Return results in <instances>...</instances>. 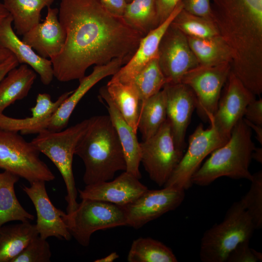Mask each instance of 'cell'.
Returning <instances> with one entry per match:
<instances>
[{
    "label": "cell",
    "instance_id": "6da1fadb",
    "mask_svg": "<svg viewBox=\"0 0 262 262\" xmlns=\"http://www.w3.org/2000/svg\"><path fill=\"white\" fill-rule=\"evenodd\" d=\"M58 9L66 39L61 53L50 60L54 77L61 82L80 80L93 65L116 58L126 64L143 37L99 0H61Z\"/></svg>",
    "mask_w": 262,
    "mask_h": 262
},
{
    "label": "cell",
    "instance_id": "7a4b0ae2",
    "mask_svg": "<svg viewBox=\"0 0 262 262\" xmlns=\"http://www.w3.org/2000/svg\"><path fill=\"white\" fill-rule=\"evenodd\" d=\"M212 20L232 54L231 71L262 93V0H211Z\"/></svg>",
    "mask_w": 262,
    "mask_h": 262
},
{
    "label": "cell",
    "instance_id": "3957f363",
    "mask_svg": "<svg viewBox=\"0 0 262 262\" xmlns=\"http://www.w3.org/2000/svg\"><path fill=\"white\" fill-rule=\"evenodd\" d=\"M89 120L75 150L85 166L86 185L110 180L117 172L126 169L125 155L109 115H95Z\"/></svg>",
    "mask_w": 262,
    "mask_h": 262
},
{
    "label": "cell",
    "instance_id": "277c9868",
    "mask_svg": "<svg viewBox=\"0 0 262 262\" xmlns=\"http://www.w3.org/2000/svg\"><path fill=\"white\" fill-rule=\"evenodd\" d=\"M255 147L251 129L242 118L233 128L228 141L214 150L194 174L193 185L206 186L223 177L250 181L253 174L249 168Z\"/></svg>",
    "mask_w": 262,
    "mask_h": 262
},
{
    "label": "cell",
    "instance_id": "5b68a950",
    "mask_svg": "<svg viewBox=\"0 0 262 262\" xmlns=\"http://www.w3.org/2000/svg\"><path fill=\"white\" fill-rule=\"evenodd\" d=\"M89 121V118L83 120L61 131L44 130L31 141L40 153L52 162L62 175L66 190V213L74 211L79 204L72 169L73 159L76 146L86 131Z\"/></svg>",
    "mask_w": 262,
    "mask_h": 262
},
{
    "label": "cell",
    "instance_id": "8992f818",
    "mask_svg": "<svg viewBox=\"0 0 262 262\" xmlns=\"http://www.w3.org/2000/svg\"><path fill=\"white\" fill-rule=\"evenodd\" d=\"M240 200L228 210L222 222L206 230L201 239L199 257L202 262H226L239 243L249 240L255 230Z\"/></svg>",
    "mask_w": 262,
    "mask_h": 262
},
{
    "label": "cell",
    "instance_id": "52a82bcc",
    "mask_svg": "<svg viewBox=\"0 0 262 262\" xmlns=\"http://www.w3.org/2000/svg\"><path fill=\"white\" fill-rule=\"evenodd\" d=\"M39 154L32 143L18 132L0 128V168L27 180L30 184L54 180V175Z\"/></svg>",
    "mask_w": 262,
    "mask_h": 262
},
{
    "label": "cell",
    "instance_id": "ba28073f",
    "mask_svg": "<svg viewBox=\"0 0 262 262\" xmlns=\"http://www.w3.org/2000/svg\"><path fill=\"white\" fill-rule=\"evenodd\" d=\"M63 219L71 235L81 245H89L96 231L127 226L122 208L103 201L82 199L77 208Z\"/></svg>",
    "mask_w": 262,
    "mask_h": 262
},
{
    "label": "cell",
    "instance_id": "9c48e42d",
    "mask_svg": "<svg viewBox=\"0 0 262 262\" xmlns=\"http://www.w3.org/2000/svg\"><path fill=\"white\" fill-rule=\"evenodd\" d=\"M140 145L141 163L146 171L152 181L164 186L184 154L175 143L167 120L154 135Z\"/></svg>",
    "mask_w": 262,
    "mask_h": 262
},
{
    "label": "cell",
    "instance_id": "30bf717a",
    "mask_svg": "<svg viewBox=\"0 0 262 262\" xmlns=\"http://www.w3.org/2000/svg\"><path fill=\"white\" fill-rule=\"evenodd\" d=\"M229 139L222 135L210 124L204 129L197 126L189 136L187 150L164 186H172L187 190L192 185V179L203 160L214 150L224 145Z\"/></svg>",
    "mask_w": 262,
    "mask_h": 262
},
{
    "label": "cell",
    "instance_id": "8fae6325",
    "mask_svg": "<svg viewBox=\"0 0 262 262\" xmlns=\"http://www.w3.org/2000/svg\"><path fill=\"white\" fill-rule=\"evenodd\" d=\"M231 71L230 63L213 66L199 65L187 72L181 82L189 86L196 98V109L205 122L214 115L221 96L223 87Z\"/></svg>",
    "mask_w": 262,
    "mask_h": 262
},
{
    "label": "cell",
    "instance_id": "7c38bea8",
    "mask_svg": "<svg viewBox=\"0 0 262 262\" xmlns=\"http://www.w3.org/2000/svg\"><path fill=\"white\" fill-rule=\"evenodd\" d=\"M184 197L185 190L164 186L161 189H147L132 201L120 206L126 217L127 226L138 229L177 209Z\"/></svg>",
    "mask_w": 262,
    "mask_h": 262
},
{
    "label": "cell",
    "instance_id": "4fadbf2b",
    "mask_svg": "<svg viewBox=\"0 0 262 262\" xmlns=\"http://www.w3.org/2000/svg\"><path fill=\"white\" fill-rule=\"evenodd\" d=\"M157 59L167 83L180 82L187 72L199 66L187 37L171 23L160 41Z\"/></svg>",
    "mask_w": 262,
    "mask_h": 262
},
{
    "label": "cell",
    "instance_id": "5bb4252c",
    "mask_svg": "<svg viewBox=\"0 0 262 262\" xmlns=\"http://www.w3.org/2000/svg\"><path fill=\"white\" fill-rule=\"evenodd\" d=\"M226 84L217 110L209 122L222 135L229 139L233 128L243 118L246 107L256 99V95L231 71Z\"/></svg>",
    "mask_w": 262,
    "mask_h": 262
},
{
    "label": "cell",
    "instance_id": "9a60e30c",
    "mask_svg": "<svg viewBox=\"0 0 262 262\" xmlns=\"http://www.w3.org/2000/svg\"><path fill=\"white\" fill-rule=\"evenodd\" d=\"M166 119L177 147L184 151L185 136L192 114L196 108V98L192 89L182 83H166Z\"/></svg>",
    "mask_w": 262,
    "mask_h": 262
},
{
    "label": "cell",
    "instance_id": "2e32d148",
    "mask_svg": "<svg viewBox=\"0 0 262 262\" xmlns=\"http://www.w3.org/2000/svg\"><path fill=\"white\" fill-rule=\"evenodd\" d=\"M45 183V181L39 180L31 183L30 186L22 187L35 208L36 230L43 239L54 237L69 241L71 235L63 219L65 213L52 204L48 195Z\"/></svg>",
    "mask_w": 262,
    "mask_h": 262
},
{
    "label": "cell",
    "instance_id": "e0dca14e",
    "mask_svg": "<svg viewBox=\"0 0 262 262\" xmlns=\"http://www.w3.org/2000/svg\"><path fill=\"white\" fill-rule=\"evenodd\" d=\"M59 9L47 7L44 21L22 35V41L41 57L51 60L62 51L66 42V31L59 21Z\"/></svg>",
    "mask_w": 262,
    "mask_h": 262
},
{
    "label": "cell",
    "instance_id": "ac0fdd59",
    "mask_svg": "<svg viewBox=\"0 0 262 262\" xmlns=\"http://www.w3.org/2000/svg\"><path fill=\"white\" fill-rule=\"evenodd\" d=\"M147 187L133 175L124 171L114 180L87 185L78 190L80 197L126 205L139 196Z\"/></svg>",
    "mask_w": 262,
    "mask_h": 262
},
{
    "label": "cell",
    "instance_id": "d6986e66",
    "mask_svg": "<svg viewBox=\"0 0 262 262\" xmlns=\"http://www.w3.org/2000/svg\"><path fill=\"white\" fill-rule=\"evenodd\" d=\"M125 64L123 59L116 58L106 64L95 66L91 74L79 80L78 87L73 91L51 115L46 130L57 131L66 128L74 110L89 90L103 78L114 75Z\"/></svg>",
    "mask_w": 262,
    "mask_h": 262
},
{
    "label": "cell",
    "instance_id": "ffe728a7",
    "mask_svg": "<svg viewBox=\"0 0 262 262\" xmlns=\"http://www.w3.org/2000/svg\"><path fill=\"white\" fill-rule=\"evenodd\" d=\"M12 23L13 18L10 14L0 21V46L8 49L19 64L30 66L38 74L44 85H49L54 77L51 61L40 56L20 39L13 29Z\"/></svg>",
    "mask_w": 262,
    "mask_h": 262
},
{
    "label": "cell",
    "instance_id": "44dd1931",
    "mask_svg": "<svg viewBox=\"0 0 262 262\" xmlns=\"http://www.w3.org/2000/svg\"><path fill=\"white\" fill-rule=\"evenodd\" d=\"M182 8L181 0L164 22L141 38L137 49L131 59L112 77L122 83H131L135 76L148 63L157 58L162 38L174 17Z\"/></svg>",
    "mask_w": 262,
    "mask_h": 262
},
{
    "label": "cell",
    "instance_id": "7402d4cb",
    "mask_svg": "<svg viewBox=\"0 0 262 262\" xmlns=\"http://www.w3.org/2000/svg\"><path fill=\"white\" fill-rule=\"evenodd\" d=\"M99 96L107 104L109 116L116 131L126 160V171L138 179L141 178L139 170L141 147L136 132L123 117L109 95L105 86L99 90Z\"/></svg>",
    "mask_w": 262,
    "mask_h": 262
},
{
    "label": "cell",
    "instance_id": "603a6c76",
    "mask_svg": "<svg viewBox=\"0 0 262 262\" xmlns=\"http://www.w3.org/2000/svg\"><path fill=\"white\" fill-rule=\"evenodd\" d=\"M36 73L26 64L11 69L0 82V114L16 101L28 95Z\"/></svg>",
    "mask_w": 262,
    "mask_h": 262
},
{
    "label": "cell",
    "instance_id": "cb8c5ba5",
    "mask_svg": "<svg viewBox=\"0 0 262 262\" xmlns=\"http://www.w3.org/2000/svg\"><path fill=\"white\" fill-rule=\"evenodd\" d=\"M20 177L6 170L0 172V226L6 223L30 221L34 216L20 204L15 191Z\"/></svg>",
    "mask_w": 262,
    "mask_h": 262
},
{
    "label": "cell",
    "instance_id": "d4e9b609",
    "mask_svg": "<svg viewBox=\"0 0 262 262\" xmlns=\"http://www.w3.org/2000/svg\"><path fill=\"white\" fill-rule=\"evenodd\" d=\"M37 234L30 221L0 226V262H11Z\"/></svg>",
    "mask_w": 262,
    "mask_h": 262
},
{
    "label": "cell",
    "instance_id": "484cf974",
    "mask_svg": "<svg viewBox=\"0 0 262 262\" xmlns=\"http://www.w3.org/2000/svg\"><path fill=\"white\" fill-rule=\"evenodd\" d=\"M105 86L123 117L137 133L140 100L133 84L122 83L112 77Z\"/></svg>",
    "mask_w": 262,
    "mask_h": 262
},
{
    "label": "cell",
    "instance_id": "4316f807",
    "mask_svg": "<svg viewBox=\"0 0 262 262\" xmlns=\"http://www.w3.org/2000/svg\"><path fill=\"white\" fill-rule=\"evenodd\" d=\"M55 0H3V4L13 18L16 33L23 35L40 22L41 11Z\"/></svg>",
    "mask_w": 262,
    "mask_h": 262
},
{
    "label": "cell",
    "instance_id": "83f0119b",
    "mask_svg": "<svg viewBox=\"0 0 262 262\" xmlns=\"http://www.w3.org/2000/svg\"><path fill=\"white\" fill-rule=\"evenodd\" d=\"M166 119V95L163 88L140 103L137 129L143 141L154 135Z\"/></svg>",
    "mask_w": 262,
    "mask_h": 262
},
{
    "label": "cell",
    "instance_id": "f1b7e54d",
    "mask_svg": "<svg viewBox=\"0 0 262 262\" xmlns=\"http://www.w3.org/2000/svg\"><path fill=\"white\" fill-rule=\"evenodd\" d=\"M187 37L199 65L213 66L225 63L231 64V50L220 36L206 38Z\"/></svg>",
    "mask_w": 262,
    "mask_h": 262
},
{
    "label": "cell",
    "instance_id": "f546056e",
    "mask_svg": "<svg viewBox=\"0 0 262 262\" xmlns=\"http://www.w3.org/2000/svg\"><path fill=\"white\" fill-rule=\"evenodd\" d=\"M122 18L143 36L159 25L155 0H132L127 3Z\"/></svg>",
    "mask_w": 262,
    "mask_h": 262
},
{
    "label": "cell",
    "instance_id": "4dcf8cb0",
    "mask_svg": "<svg viewBox=\"0 0 262 262\" xmlns=\"http://www.w3.org/2000/svg\"><path fill=\"white\" fill-rule=\"evenodd\" d=\"M129 262H177L170 248L161 242L150 237H140L134 240L127 256Z\"/></svg>",
    "mask_w": 262,
    "mask_h": 262
},
{
    "label": "cell",
    "instance_id": "1f68e13d",
    "mask_svg": "<svg viewBox=\"0 0 262 262\" xmlns=\"http://www.w3.org/2000/svg\"><path fill=\"white\" fill-rule=\"evenodd\" d=\"M136 88L140 103L162 90L167 81L155 58L148 63L134 78L131 82Z\"/></svg>",
    "mask_w": 262,
    "mask_h": 262
},
{
    "label": "cell",
    "instance_id": "d6a6232c",
    "mask_svg": "<svg viewBox=\"0 0 262 262\" xmlns=\"http://www.w3.org/2000/svg\"><path fill=\"white\" fill-rule=\"evenodd\" d=\"M171 25L188 37L206 38L220 36L212 20L190 14L183 8L174 17Z\"/></svg>",
    "mask_w": 262,
    "mask_h": 262
},
{
    "label": "cell",
    "instance_id": "836d02e7",
    "mask_svg": "<svg viewBox=\"0 0 262 262\" xmlns=\"http://www.w3.org/2000/svg\"><path fill=\"white\" fill-rule=\"evenodd\" d=\"M248 191L240 199L256 229L262 228V171L253 174Z\"/></svg>",
    "mask_w": 262,
    "mask_h": 262
},
{
    "label": "cell",
    "instance_id": "e575fe53",
    "mask_svg": "<svg viewBox=\"0 0 262 262\" xmlns=\"http://www.w3.org/2000/svg\"><path fill=\"white\" fill-rule=\"evenodd\" d=\"M51 257L50 247L47 239L37 234L11 262H49Z\"/></svg>",
    "mask_w": 262,
    "mask_h": 262
},
{
    "label": "cell",
    "instance_id": "d590c367",
    "mask_svg": "<svg viewBox=\"0 0 262 262\" xmlns=\"http://www.w3.org/2000/svg\"><path fill=\"white\" fill-rule=\"evenodd\" d=\"M72 92L70 91L64 93L54 102L51 100L49 94H39L35 106L31 109V116L40 118H50Z\"/></svg>",
    "mask_w": 262,
    "mask_h": 262
},
{
    "label": "cell",
    "instance_id": "8d00e7d4",
    "mask_svg": "<svg viewBox=\"0 0 262 262\" xmlns=\"http://www.w3.org/2000/svg\"><path fill=\"white\" fill-rule=\"evenodd\" d=\"M253 248L249 246V240L242 242L229 253L226 262H257Z\"/></svg>",
    "mask_w": 262,
    "mask_h": 262
},
{
    "label": "cell",
    "instance_id": "74e56055",
    "mask_svg": "<svg viewBox=\"0 0 262 262\" xmlns=\"http://www.w3.org/2000/svg\"><path fill=\"white\" fill-rule=\"evenodd\" d=\"M211 0H181L183 9L193 15L212 20Z\"/></svg>",
    "mask_w": 262,
    "mask_h": 262
},
{
    "label": "cell",
    "instance_id": "f35d334b",
    "mask_svg": "<svg viewBox=\"0 0 262 262\" xmlns=\"http://www.w3.org/2000/svg\"><path fill=\"white\" fill-rule=\"evenodd\" d=\"M181 0H155L159 25L172 13Z\"/></svg>",
    "mask_w": 262,
    "mask_h": 262
},
{
    "label": "cell",
    "instance_id": "ab89813d",
    "mask_svg": "<svg viewBox=\"0 0 262 262\" xmlns=\"http://www.w3.org/2000/svg\"><path fill=\"white\" fill-rule=\"evenodd\" d=\"M244 116L245 119L262 126V99H255L246 108Z\"/></svg>",
    "mask_w": 262,
    "mask_h": 262
},
{
    "label": "cell",
    "instance_id": "60d3db41",
    "mask_svg": "<svg viewBox=\"0 0 262 262\" xmlns=\"http://www.w3.org/2000/svg\"><path fill=\"white\" fill-rule=\"evenodd\" d=\"M105 8L113 15L122 17L126 5V0H99Z\"/></svg>",
    "mask_w": 262,
    "mask_h": 262
},
{
    "label": "cell",
    "instance_id": "b9f144b4",
    "mask_svg": "<svg viewBox=\"0 0 262 262\" xmlns=\"http://www.w3.org/2000/svg\"><path fill=\"white\" fill-rule=\"evenodd\" d=\"M19 64L16 57L12 54L0 65V82L11 69L18 66Z\"/></svg>",
    "mask_w": 262,
    "mask_h": 262
},
{
    "label": "cell",
    "instance_id": "7bdbcfd3",
    "mask_svg": "<svg viewBox=\"0 0 262 262\" xmlns=\"http://www.w3.org/2000/svg\"><path fill=\"white\" fill-rule=\"evenodd\" d=\"M244 122L250 128H252L256 134V138L261 145L262 144V126L253 123L245 118H243Z\"/></svg>",
    "mask_w": 262,
    "mask_h": 262
},
{
    "label": "cell",
    "instance_id": "ee69618b",
    "mask_svg": "<svg viewBox=\"0 0 262 262\" xmlns=\"http://www.w3.org/2000/svg\"><path fill=\"white\" fill-rule=\"evenodd\" d=\"M116 252H113L105 257L96 260L95 262H113L119 258Z\"/></svg>",
    "mask_w": 262,
    "mask_h": 262
},
{
    "label": "cell",
    "instance_id": "f6af8a7d",
    "mask_svg": "<svg viewBox=\"0 0 262 262\" xmlns=\"http://www.w3.org/2000/svg\"><path fill=\"white\" fill-rule=\"evenodd\" d=\"M13 54L7 49L0 45V65L4 63Z\"/></svg>",
    "mask_w": 262,
    "mask_h": 262
},
{
    "label": "cell",
    "instance_id": "bcb514c9",
    "mask_svg": "<svg viewBox=\"0 0 262 262\" xmlns=\"http://www.w3.org/2000/svg\"><path fill=\"white\" fill-rule=\"evenodd\" d=\"M251 158L260 164L262 163V147L255 148L251 154Z\"/></svg>",
    "mask_w": 262,
    "mask_h": 262
},
{
    "label": "cell",
    "instance_id": "7dc6e473",
    "mask_svg": "<svg viewBox=\"0 0 262 262\" xmlns=\"http://www.w3.org/2000/svg\"><path fill=\"white\" fill-rule=\"evenodd\" d=\"M9 15V13L5 8L3 3L0 1V21Z\"/></svg>",
    "mask_w": 262,
    "mask_h": 262
},
{
    "label": "cell",
    "instance_id": "c3c4849f",
    "mask_svg": "<svg viewBox=\"0 0 262 262\" xmlns=\"http://www.w3.org/2000/svg\"><path fill=\"white\" fill-rule=\"evenodd\" d=\"M132 0H126L127 2L128 3V2H130V1H131Z\"/></svg>",
    "mask_w": 262,
    "mask_h": 262
}]
</instances>
